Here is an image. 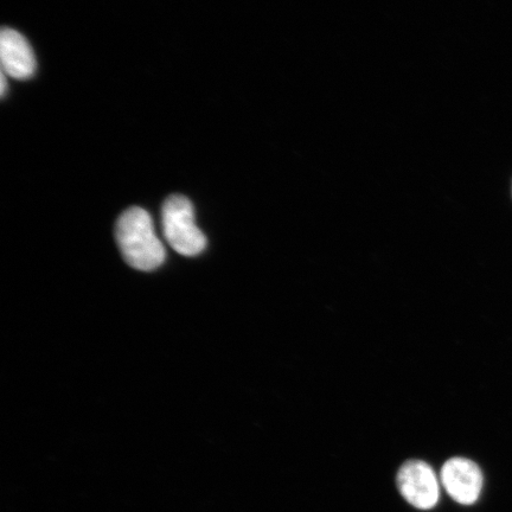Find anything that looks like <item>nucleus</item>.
Instances as JSON below:
<instances>
[{
  "label": "nucleus",
  "mask_w": 512,
  "mask_h": 512,
  "mask_svg": "<svg viewBox=\"0 0 512 512\" xmlns=\"http://www.w3.org/2000/svg\"><path fill=\"white\" fill-rule=\"evenodd\" d=\"M0 57H2L3 73L10 78L27 80L35 74L34 51L24 36L14 29H3L0 35Z\"/></svg>",
  "instance_id": "5"
},
{
  "label": "nucleus",
  "mask_w": 512,
  "mask_h": 512,
  "mask_svg": "<svg viewBox=\"0 0 512 512\" xmlns=\"http://www.w3.org/2000/svg\"><path fill=\"white\" fill-rule=\"evenodd\" d=\"M441 482L454 501L471 505L478 501L483 490V473L476 463L466 458H452L441 470Z\"/></svg>",
  "instance_id": "4"
},
{
  "label": "nucleus",
  "mask_w": 512,
  "mask_h": 512,
  "mask_svg": "<svg viewBox=\"0 0 512 512\" xmlns=\"http://www.w3.org/2000/svg\"><path fill=\"white\" fill-rule=\"evenodd\" d=\"M115 236L121 254L134 270L151 272L164 264L165 247L145 209L133 207L124 211L117 222Z\"/></svg>",
  "instance_id": "1"
},
{
  "label": "nucleus",
  "mask_w": 512,
  "mask_h": 512,
  "mask_svg": "<svg viewBox=\"0 0 512 512\" xmlns=\"http://www.w3.org/2000/svg\"><path fill=\"white\" fill-rule=\"evenodd\" d=\"M401 495L420 510H430L439 501V483L432 467L420 460H409L398 475Z\"/></svg>",
  "instance_id": "3"
},
{
  "label": "nucleus",
  "mask_w": 512,
  "mask_h": 512,
  "mask_svg": "<svg viewBox=\"0 0 512 512\" xmlns=\"http://www.w3.org/2000/svg\"><path fill=\"white\" fill-rule=\"evenodd\" d=\"M6 76L8 75H5L4 73L2 74V87H0V91H2V95L5 96L6 94Z\"/></svg>",
  "instance_id": "6"
},
{
  "label": "nucleus",
  "mask_w": 512,
  "mask_h": 512,
  "mask_svg": "<svg viewBox=\"0 0 512 512\" xmlns=\"http://www.w3.org/2000/svg\"><path fill=\"white\" fill-rule=\"evenodd\" d=\"M162 222L165 239L178 254L196 256L206 249V235L198 228L194 206L187 197H169L163 206Z\"/></svg>",
  "instance_id": "2"
}]
</instances>
